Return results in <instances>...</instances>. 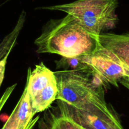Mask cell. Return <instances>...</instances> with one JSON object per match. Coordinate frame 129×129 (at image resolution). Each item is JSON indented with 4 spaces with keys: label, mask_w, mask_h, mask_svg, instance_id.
<instances>
[{
    "label": "cell",
    "mask_w": 129,
    "mask_h": 129,
    "mask_svg": "<svg viewBox=\"0 0 129 129\" xmlns=\"http://www.w3.org/2000/svg\"><path fill=\"white\" fill-rule=\"evenodd\" d=\"M16 107L17 129H32L39 117L38 116L36 118H34L36 113L32 107L30 99L26 85Z\"/></svg>",
    "instance_id": "9"
},
{
    "label": "cell",
    "mask_w": 129,
    "mask_h": 129,
    "mask_svg": "<svg viewBox=\"0 0 129 129\" xmlns=\"http://www.w3.org/2000/svg\"><path fill=\"white\" fill-rule=\"evenodd\" d=\"M56 69L61 70H90L88 64L84 61V55L72 58L62 57L55 62Z\"/></svg>",
    "instance_id": "11"
},
{
    "label": "cell",
    "mask_w": 129,
    "mask_h": 129,
    "mask_svg": "<svg viewBox=\"0 0 129 129\" xmlns=\"http://www.w3.org/2000/svg\"><path fill=\"white\" fill-rule=\"evenodd\" d=\"M38 129H85L62 115L57 108L48 109L38 122Z\"/></svg>",
    "instance_id": "8"
},
{
    "label": "cell",
    "mask_w": 129,
    "mask_h": 129,
    "mask_svg": "<svg viewBox=\"0 0 129 129\" xmlns=\"http://www.w3.org/2000/svg\"><path fill=\"white\" fill-rule=\"evenodd\" d=\"M118 0H77L67 4L41 7L72 15L89 32L98 37L105 30L111 29L118 22Z\"/></svg>",
    "instance_id": "3"
},
{
    "label": "cell",
    "mask_w": 129,
    "mask_h": 129,
    "mask_svg": "<svg viewBox=\"0 0 129 129\" xmlns=\"http://www.w3.org/2000/svg\"><path fill=\"white\" fill-rule=\"evenodd\" d=\"M16 111H17V107H15L13 111L10 115L9 118L7 121L3 125L2 129H17V122L16 119Z\"/></svg>",
    "instance_id": "12"
},
{
    "label": "cell",
    "mask_w": 129,
    "mask_h": 129,
    "mask_svg": "<svg viewBox=\"0 0 129 129\" xmlns=\"http://www.w3.org/2000/svg\"><path fill=\"white\" fill-rule=\"evenodd\" d=\"M10 54H7L4 58L0 59V87L3 83L5 78V73L6 65H7V59Z\"/></svg>",
    "instance_id": "14"
},
{
    "label": "cell",
    "mask_w": 129,
    "mask_h": 129,
    "mask_svg": "<svg viewBox=\"0 0 129 129\" xmlns=\"http://www.w3.org/2000/svg\"><path fill=\"white\" fill-rule=\"evenodd\" d=\"M98 38L100 44L115 53L125 69L129 67V32L123 34L102 33Z\"/></svg>",
    "instance_id": "7"
},
{
    "label": "cell",
    "mask_w": 129,
    "mask_h": 129,
    "mask_svg": "<svg viewBox=\"0 0 129 129\" xmlns=\"http://www.w3.org/2000/svg\"><path fill=\"white\" fill-rule=\"evenodd\" d=\"M54 75L58 89L56 100L98 116H119L106 101L105 84L91 70H59Z\"/></svg>",
    "instance_id": "1"
},
{
    "label": "cell",
    "mask_w": 129,
    "mask_h": 129,
    "mask_svg": "<svg viewBox=\"0 0 129 129\" xmlns=\"http://www.w3.org/2000/svg\"><path fill=\"white\" fill-rule=\"evenodd\" d=\"M34 44L37 53L66 58L91 54L101 46L98 37L88 32L69 14L62 18L48 21Z\"/></svg>",
    "instance_id": "2"
},
{
    "label": "cell",
    "mask_w": 129,
    "mask_h": 129,
    "mask_svg": "<svg viewBox=\"0 0 129 129\" xmlns=\"http://www.w3.org/2000/svg\"><path fill=\"white\" fill-rule=\"evenodd\" d=\"M57 101L58 111L85 129H124L120 116L106 117L89 113Z\"/></svg>",
    "instance_id": "6"
},
{
    "label": "cell",
    "mask_w": 129,
    "mask_h": 129,
    "mask_svg": "<svg viewBox=\"0 0 129 129\" xmlns=\"http://www.w3.org/2000/svg\"><path fill=\"white\" fill-rule=\"evenodd\" d=\"M84 60L90 70L105 84L118 87L120 80L126 77V70L121 61L115 53L101 45L91 54L84 55Z\"/></svg>",
    "instance_id": "5"
},
{
    "label": "cell",
    "mask_w": 129,
    "mask_h": 129,
    "mask_svg": "<svg viewBox=\"0 0 129 129\" xmlns=\"http://www.w3.org/2000/svg\"><path fill=\"white\" fill-rule=\"evenodd\" d=\"M16 86H17V84H15L7 88L5 90V91L4 92L3 95H2V98H0V112L2 111V109H3V108L5 105L6 103L7 102L11 94H12L13 91L14 90V89H15Z\"/></svg>",
    "instance_id": "13"
},
{
    "label": "cell",
    "mask_w": 129,
    "mask_h": 129,
    "mask_svg": "<svg viewBox=\"0 0 129 129\" xmlns=\"http://www.w3.org/2000/svg\"><path fill=\"white\" fill-rule=\"evenodd\" d=\"M26 87L36 114L45 111L56 99L58 85L54 72L41 62L27 72Z\"/></svg>",
    "instance_id": "4"
},
{
    "label": "cell",
    "mask_w": 129,
    "mask_h": 129,
    "mask_svg": "<svg viewBox=\"0 0 129 129\" xmlns=\"http://www.w3.org/2000/svg\"><path fill=\"white\" fill-rule=\"evenodd\" d=\"M26 13L24 11L22 12L18 21L12 32L8 34L2 43H0V59L4 58L7 54H10L16 44L17 38L19 36L21 30L24 25Z\"/></svg>",
    "instance_id": "10"
},
{
    "label": "cell",
    "mask_w": 129,
    "mask_h": 129,
    "mask_svg": "<svg viewBox=\"0 0 129 129\" xmlns=\"http://www.w3.org/2000/svg\"><path fill=\"white\" fill-rule=\"evenodd\" d=\"M120 84L129 90V77H123L120 81Z\"/></svg>",
    "instance_id": "15"
}]
</instances>
